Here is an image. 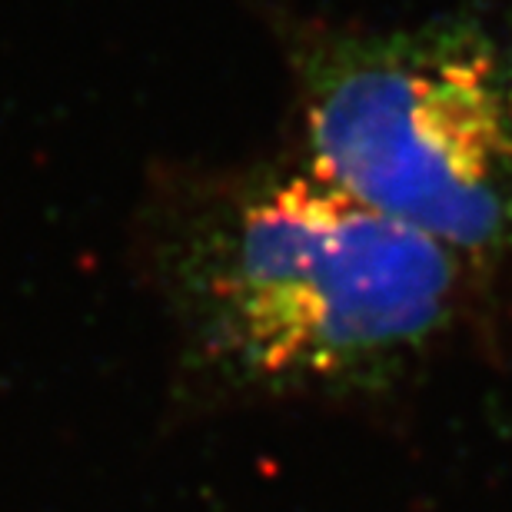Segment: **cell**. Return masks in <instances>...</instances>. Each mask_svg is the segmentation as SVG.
Wrapping results in <instances>:
<instances>
[{
  "mask_svg": "<svg viewBox=\"0 0 512 512\" xmlns=\"http://www.w3.org/2000/svg\"><path fill=\"white\" fill-rule=\"evenodd\" d=\"M140 233L180 380L213 406L386 403L496 306L459 256L293 153L160 183Z\"/></svg>",
  "mask_w": 512,
  "mask_h": 512,
  "instance_id": "1",
  "label": "cell"
},
{
  "mask_svg": "<svg viewBox=\"0 0 512 512\" xmlns=\"http://www.w3.org/2000/svg\"><path fill=\"white\" fill-rule=\"evenodd\" d=\"M293 157L356 203L512 286V24L459 7L413 24H283Z\"/></svg>",
  "mask_w": 512,
  "mask_h": 512,
  "instance_id": "2",
  "label": "cell"
}]
</instances>
